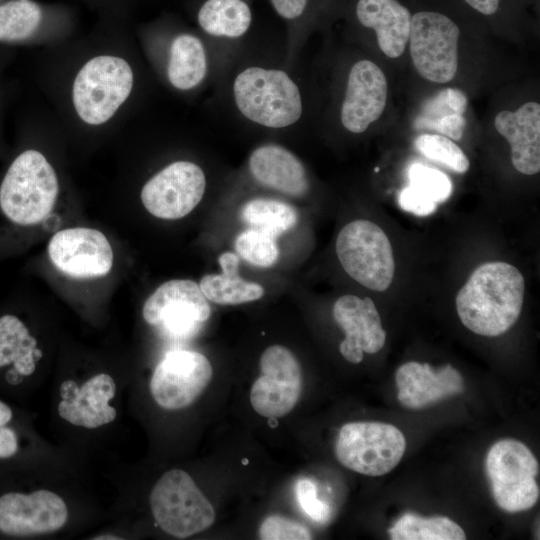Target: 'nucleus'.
<instances>
[{"mask_svg": "<svg viewBox=\"0 0 540 540\" xmlns=\"http://www.w3.org/2000/svg\"><path fill=\"white\" fill-rule=\"evenodd\" d=\"M133 63L116 50L88 55L72 72L68 107L80 126L97 129L111 124L130 102L136 88Z\"/></svg>", "mask_w": 540, "mask_h": 540, "instance_id": "obj_1", "label": "nucleus"}, {"mask_svg": "<svg viewBox=\"0 0 540 540\" xmlns=\"http://www.w3.org/2000/svg\"><path fill=\"white\" fill-rule=\"evenodd\" d=\"M521 272L506 262H488L474 270L456 296V310L470 331L488 337L507 332L518 320L524 299Z\"/></svg>", "mask_w": 540, "mask_h": 540, "instance_id": "obj_2", "label": "nucleus"}, {"mask_svg": "<svg viewBox=\"0 0 540 540\" xmlns=\"http://www.w3.org/2000/svg\"><path fill=\"white\" fill-rule=\"evenodd\" d=\"M232 96L239 113L262 127L286 128L303 114L301 91L282 69L258 65L243 68L234 77Z\"/></svg>", "mask_w": 540, "mask_h": 540, "instance_id": "obj_3", "label": "nucleus"}, {"mask_svg": "<svg viewBox=\"0 0 540 540\" xmlns=\"http://www.w3.org/2000/svg\"><path fill=\"white\" fill-rule=\"evenodd\" d=\"M59 179L47 157L27 149L10 164L0 185V208L12 222L31 226L53 209L59 194Z\"/></svg>", "mask_w": 540, "mask_h": 540, "instance_id": "obj_4", "label": "nucleus"}, {"mask_svg": "<svg viewBox=\"0 0 540 540\" xmlns=\"http://www.w3.org/2000/svg\"><path fill=\"white\" fill-rule=\"evenodd\" d=\"M150 506L158 526L177 538L200 533L215 520L211 502L180 469L169 470L158 479L150 493Z\"/></svg>", "mask_w": 540, "mask_h": 540, "instance_id": "obj_5", "label": "nucleus"}, {"mask_svg": "<svg viewBox=\"0 0 540 540\" xmlns=\"http://www.w3.org/2000/svg\"><path fill=\"white\" fill-rule=\"evenodd\" d=\"M335 250L344 271L359 284L382 292L392 283V246L377 224L363 219L349 222L339 232Z\"/></svg>", "mask_w": 540, "mask_h": 540, "instance_id": "obj_6", "label": "nucleus"}, {"mask_svg": "<svg viewBox=\"0 0 540 540\" xmlns=\"http://www.w3.org/2000/svg\"><path fill=\"white\" fill-rule=\"evenodd\" d=\"M485 466L493 498L501 509L520 512L536 504L539 464L525 444L514 439L496 442L487 453Z\"/></svg>", "mask_w": 540, "mask_h": 540, "instance_id": "obj_7", "label": "nucleus"}, {"mask_svg": "<svg viewBox=\"0 0 540 540\" xmlns=\"http://www.w3.org/2000/svg\"><path fill=\"white\" fill-rule=\"evenodd\" d=\"M405 449V437L394 425L361 421L342 426L334 451L344 467L376 477L393 470Z\"/></svg>", "mask_w": 540, "mask_h": 540, "instance_id": "obj_8", "label": "nucleus"}, {"mask_svg": "<svg viewBox=\"0 0 540 540\" xmlns=\"http://www.w3.org/2000/svg\"><path fill=\"white\" fill-rule=\"evenodd\" d=\"M459 27L444 14L420 11L411 17L410 54L417 72L434 83H448L458 69Z\"/></svg>", "mask_w": 540, "mask_h": 540, "instance_id": "obj_9", "label": "nucleus"}, {"mask_svg": "<svg viewBox=\"0 0 540 540\" xmlns=\"http://www.w3.org/2000/svg\"><path fill=\"white\" fill-rule=\"evenodd\" d=\"M206 176L195 162L177 160L152 175L142 186L140 199L153 216L175 220L188 215L202 200Z\"/></svg>", "mask_w": 540, "mask_h": 540, "instance_id": "obj_10", "label": "nucleus"}, {"mask_svg": "<svg viewBox=\"0 0 540 540\" xmlns=\"http://www.w3.org/2000/svg\"><path fill=\"white\" fill-rule=\"evenodd\" d=\"M211 308L199 284L189 279H173L160 285L145 301L144 320L167 334L185 338L208 320Z\"/></svg>", "mask_w": 540, "mask_h": 540, "instance_id": "obj_11", "label": "nucleus"}, {"mask_svg": "<svg viewBox=\"0 0 540 540\" xmlns=\"http://www.w3.org/2000/svg\"><path fill=\"white\" fill-rule=\"evenodd\" d=\"M260 371L250 390L253 409L266 418L285 416L295 407L302 392V372L297 358L285 346H269L260 357Z\"/></svg>", "mask_w": 540, "mask_h": 540, "instance_id": "obj_12", "label": "nucleus"}, {"mask_svg": "<svg viewBox=\"0 0 540 540\" xmlns=\"http://www.w3.org/2000/svg\"><path fill=\"white\" fill-rule=\"evenodd\" d=\"M213 374L206 356L189 350L168 352L156 366L150 391L156 403L170 410L192 404L204 391Z\"/></svg>", "mask_w": 540, "mask_h": 540, "instance_id": "obj_13", "label": "nucleus"}, {"mask_svg": "<svg viewBox=\"0 0 540 540\" xmlns=\"http://www.w3.org/2000/svg\"><path fill=\"white\" fill-rule=\"evenodd\" d=\"M73 25V13L65 5L37 0L0 3V42L56 41L68 35Z\"/></svg>", "mask_w": 540, "mask_h": 540, "instance_id": "obj_14", "label": "nucleus"}, {"mask_svg": "<svg viewBox=\"0 0 540 540\" xmlns=\"http://www.w3.org/2000/svg\"><path fill=\"white\" fill-rule=\"evenodd\" d=\"M51 263L63 274L91 279L107 275L114 261L113 249L99 230L67 228L55 233L48 244Z\"/></svg>", "mask_w": 540, "mask_h": 540, "instance_id": "obj_15", "label": "nucleus"}, {"mask_svg": "<svg viewBox=\"0 0 540 540\" xmlns=\"http://www.w3.org/2000/svg\"><path fill=\"white\" fill-rule=\"evenodd\" d=\"M68 510L54 492H10L0 497V531L13 536L46 534L66 523Z\"/></svg>", "mask_w": 540, "mask_h": 540, "instance_id": "obj_16", "label": "nucleus"}, {"mask_svg": "<svg viewBox=\"0 0 540 540\" xmlns=\"http://www.w3.org/2000/svg\"><path fill=\"white\" fill-rule=\"evenodd\" d=\"M387 80L381 68L363 59L350 68L340 110L342 126L359 134L378 120L386 106Z\"/></svg>", "mask_w": 540, "mask_h": 540, "instance_id": "obj_17", "label": "nucleus"}, {"mask_svg": "<svg viewBox=\"0 0 540 540\" xmlns=\"http://www.w3.org/2000/svg\"><path fill=\"white\" fill-rule=\"evenodd\" d=\"M333 317L345 333L339 350L347 361L358 364L364 352L374 354L384 346L386 332L371 298L343 295L334 303Z\"/></svg>", "mask_w": 540, "mask_h": 540, "instance_id": "obj_18", "label": "nucleus"}, {"mask_svg": "<svg viewBox=\"0 0 540 540\" xmlns=\"http://www.w3.org/2000/svg\"><path fill=\"white\" fill-rule=\"evenodd\" d=\"M115 392L113 378L105 373L91 377L81 387L72 380L64 381L60 386L59 415L73 425L88 429L109 424L117 415L109 405Z\"/></svg>", "mask_w": 540, "mask_h": 540, "instance_id": "obj_19", "label": "nucleus"}, {"mask_svg": "<svg viewBox=\"0 0 540 540\" xmlns=\"http://www.w3.org/2000/svg\"><path fill=\"white\" fill-rule=\"evenodd\" d=\"M398 400L411 409H420L464 391L461 373L451 365L433 369L429 364L407 362L395 374Z\"/></svg>", "mask_w": 540, "mask_h": 540, "instance_id": "obj_20", "label": "nucleus"}, {"mask_svg": "<svg viewBox=\"0 0 540 540\" xmlns=\"http://www.w3.org/2000/svg\"><path fill=\"white\" fill-rule=\"evenodd\" d=\"M248 169L256 182L281 194L301 197L309 190L304 164L279 144L268 143L255 148L249 156Z\"/></svg>", "mask_w": 540, "mask_h": 540, "instance_id": "obj_21", "label": "nucleus"}, {"mask_svg": "<svg viewBox=\"0 0 540 540\" xmlns=\"http://www.w3.org/2000/svg\"><path fill=\"white\" fill-rule=\"evenodd\" d=\"M494 125L509 143L514 168L525 175L540 171V105L526 102L516 111L504 110L495 116Z\"/></svg>", "mask_w": 540, "mask_h": 540, "instance_id": "obj_22", "label": "nucleus"}, {"mask_svg": "<svg viewBox=\"0 0 540 540\" xmlns=\"http://www.w3.org/2000/svg\"><path fill=\"white\" fill-rule=\"evenodd\" d=\"M161 59V72L167 84L176 91H193L208 75L206 46L200 37L191 32L180 31L169 37Z\"/></svg>", "mask_w": 540, "mask_h": 540, "instance_id": "obj_23", "label": "nucleus"}, {"mask_svg": "<svg viewBox=\"0 0 540 540\" xmlns=\"http://www.w3.org/2000/svg\"><path fill=\"white\" fill-rule=\"evenodd\" d=\"M359 22L375 31L381 51L398 58L405 51L410 34V11L397 0H359L356 5Z\"/></svg>", "mask_w": 540, "mask_h": 540, "instance_id": "obj_24", "label": "nucleus"}, {"mask_svg": "<svg viewBox=\"0 0 540 540\" xmlns=\"http://www.w3.org/2000/svg\"><path fill=\"white\" fill-rule=\"evenodd\" d=\"M407 176L409 183L400 191L398 202L401 209L414 215L434 213L437 205L448 200L452 193L450 178L435 168L413 163Z\"/></svg>", "mask_w": 540, "mask_h": 540, "instance_id": "obj_25", "label": "nucleus"}, {"mask_svg": "<svg viewBox=\"0 0 540 540\" xmlns=\"http://www.w3.org/2000/svg\"><path fill=\"white\" fill-rule=\"evenodd\" d=\"M219 264L222 273L207 274L199 282L200 290L208 301L219 305H239L264 296L265 290L260 284L239 276L236 254H221Z\"/></svg>", "mask_w": 540, "mask_h": 540, "instance_id": "obj_26", "label": "nucleus"}, {"mask_svg": "<svg viewBox=\"0 0 540 540\" xmlns=\"http://www.w3.org/2000/svg\"><path fill=\"white\" fill-rule=\"evenodd\" d=\"M42 357L36 339L14 315L0 318V368L11 365L20 376L32 374Z\"/></svg>", "mask_w": 540, "mask_h": 540, "instance_id": "obj_27", "label": "nucleus"}, {"mask_svg": "<svg viewBox=\"0 0 540 540\" xmlns=\"http://www.w3.org/2000/svg\"><path fill=\"white\" fill-rule=\"evenodd\" d=\"M197 22L210 36L237 39L249 30L252 12L243 0H206L197 12Z\"/></svg>", "mask_w": 540, "mask_h": 540, "instance_id": "obj_28", "label": "nucleus"}, {"mask_svg": "<svg viewBox=\"0 0 540 540\" xmlns=\"http://www.w3.org/2000/svg\"><path fill=\"white\" fill-rule=\"evenodd\" d=\"M241 218L250 228L277 238L297 225L298 212L280 200L254 198L242 207Z\"/></svg>", "mask_w": 540, "mask_h": 540, "instance_id": "obj_29", "label": "nucleus"}, {"mask_svg": "<svg viewBox=\"0 0 540 540\" xmlns=\"http://www.w3.org/2000/svg\"><path fill=\"white\" fill-rule=\"evenodd\" d=\"M393 540H464V530L445 516L421 517L404 514L389 529Z\"/></svg>", "mask_w": 540, "mask_h": 540, "instance_id": "obj_30", "label": "nucleus"}, {"mask_svg": "<svg viewBox=\"0 0 540 540\" xmlns=\"http://www.w3.org/2000/svg\"><path fill=\"white\" fill-rule=\"evenodd\" d=\"M414 146L429 160L440 163L457 173L462 174L469 169L470 162L465 153L446 136L424 133L415 139Z\"/></svg>", "mask_w": 540, "mask_h": 540, "instance_id": "obj_31", "label": "nucleus"}, {"mask_svg": "<svg viewBox=\"0 0 540 540\" xmlns=\"http://www.w3.org/2000/svg\"><path fill=\"white\" fill-rule=\"evenodd\" d=\"M234 245L237 254L256 267L269 268L279 258L277 238L252 228L238 234Z\"/></svg>", "mask_w": 540, "mask_h": 540, "instance_id": "obj_32", "label": "nucleus"}, {"mask_svg": "<svg viewBox=\"0 0 540 540\" xmlns=\"http://www.w3.org/2000/svg\"><path fill=\"white\" fill-rule=\"evenodd\" d=\"M466 107L467 98L462 91L455 88H446L439 91L438 94L424 104L415 121V127L430 130L438 120L447 115H464Z\"/></svg>", "mask_w": 540, "mask_h": 540, "instance_id": "obj_33", "label": "nucleus"}, {"mask_svg": "<svg viewBox=\"0 0 540 540\" xmlns=\"http://www.w3.org/2000/svg\"><path fill=\"white\" fill-rule=\"evenodd\" d=\"M259 536L263 540H309L312 534L301 523L280 515L264 519Z\"/></svg>", "mask_w": 540, "mask_h": 540, "instance_id": "obj_34", "label": "nucleus"}, {"mask_svg": "<svg viewBox=\"0 0 540 540\" xmlns=\"http://www.w3.org/2000/svg\"><path fill=\"white\" fill-rule=\"evenodd\" d=\"M296 498L303 511L315 522L326 523L330 517V507L317 497V488L308 478H300L295 485Z\"/></svg>", "mask_w": 540, "mask_h": 540, "instance_id": "obj_35", "label": "nucleus"}, {"mask_svg": "<svg viewBox=\"0 0 540 540\" xmlns=\"http://www.w3.org/2000/svg\"><path fill=\"white\" fill-rule=\"evenodd\" d=\"M12 419V411L8 405L0 401V458L14 455L18 449L17 435L7 426Z\"/></svg>", "mask_w": 540, "mask_h": 540, "instance_id": "obj_36", "label": "nucleus"}, {"mask_svg": "<svg viewBox=\"0 0 540 540\" xmlns=\"http://www.w3.org/2000/svg\"><path fill=\"white\" fill-rule=\"evenodd\" d=\"M465 128V119L463 115L451 114L438 120L430 130L440 132L453 140H460Z\"/></svg>", "mask_w": 540, "mask_h": 540, "instance_id": "obj_37", "label": "nucleus"}, {"mask_svg": "<svg viewBox=\"0 0 540 540\" xmlns=\"http://www.w3.org/2000/svg\"><path fill=\"white\" fill-rule=\"evenodd\" d=\"M275 11L284 19L294 20L305 11L308 0H270Z\"/></svg>", "mask_w": 540, "mask_h": 540, "instance_id": "obj_38", "label": "nucleus"}, {"mask_svg": "<svg viewBox=\"0 0 540 540\" xmlns=\"http://www.w3.org/2000/svg\"><path fill=\"white\" fill-rule=\"evenodd\" d=\"M91 6L100 8L107 16L117 17L124 12L127 0H82Z\"/></svg>", "mask_w": 540, "mask_h": 540, "instance_id": "obj_39", "label": "nucleus"}, {"mask_svg": "<svg viewBox=\"0 0 540 540\" xmlns=\"http://www.w3.org/2000/svg\"><path fill=\"white\" fill-rule=\"evenodd\" d=\"M476 11L484 15L494 14L499 7V0H465Z\"/></svg>", "mask_w": 540, "mask_h": 540, "instance_id": "obj_40", "label": "nucleus"}, {"mask_svg": "<svg viewBox=\"0 0 540 540\" xmlns=\"http://www.w3.org/2000/svg\"><path fill=\"white\" fill-rule=\"evenodd\" d=\"M3 0H0V3L2 2Z\"/></svg>", "mask_w": 540, "mask_h": 540, "instance_id": "obj_41", "label": "nucleus"}]
</instances>
